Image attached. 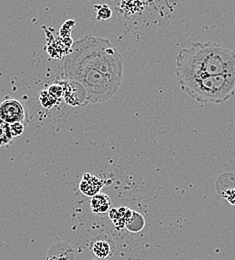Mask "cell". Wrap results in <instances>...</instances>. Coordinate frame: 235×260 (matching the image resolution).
Returning <instances> with one entry per match:
<instances>
[{"label": "cell", "mask_w": 235, "mask_h": 260, "mask_svg": "<svg viewBox=\"0 0 235 260\" xmlns=\"http://www.w3.org/2000/svg\"><path fill=\"white\" fill-rule=\"evenodd\" d=\"M133 210L126 208V207H120V208H113L109 210V217L111 221L113 222L114 226L116 228H123L125 227L128 220L132 216Z\"/></svg>", "instance_id": "ba28073f"}, {"label": "cell", "mask_w": 235, "mask_h": 260, "mask_svg": "<svg viewBox=\"0 0 235 260\" xmlns=\"http://www.w3.org/2000/svg\"><path fill=\"white\" fill-rule=\"evenodd\" d=\"M180 89L201 104H222L235 94V75H215L178 80Z\"/></svg>", "instance_id": "3957f363"}, {"label": "cell", "mask_w": 235, "mask_h": 260, "mask_svg": "<svg viewBox=\"0 0 235 260\" xmlns=\"http://www.w3.org/2000/svg\"><path fill=\"white\" fill-rule=\"evenodd\" d=\"M144 226H145V219L143 215L140 214L139 212L133 211L131 218L128 220L125 225V228L130 232L138 233L144 228Z\"/></svg>", "instance_id": "30bf717a"}, {"label": "cell", "mask_w": 235, "mask_h": 260, "mask_svg": "<svg viewBox=\"0 0 235 260\" xmlns=\"http://www.w3.org/2000/svg\"><path fill=\"white\" fill-rule=\"evenodd\" d=\"M94 9L96 11V19L99 20V21H104V20H107L112 16V10L106 4L95 5Z\"/></svg>", "instance_id": "7c38bea8"}, {"label": "cell", "mask_w": 235, "mask_h": 260, "mask_svg": "<svg viewBox=\"0 0 235 260\" xmlns=\"http://www.w3.org/2000/svg\"><path fill=\"white\" fill-rule=\"evenodd\" d=\"M111 206V201L108 195L104 193H98L91 197L90 200V207L93 213H106L107 211L110 210Z\"/></svg>", "instance_id": "9c48e42d"}, {"label": "cell", "mask_w": 235, "mask_h": 260, "mask_svg": "<svg viewBox=\"0 0 235 260\" xmlns=\"http://www.w3.org/2000/svg\"><path fill=\"white\" fill-rule=\"evenodd\" d=\"M9 125H10V132H11L12 137H19L24 131V125L22 122H16V123H12Z\"/></svg>", "instance_id": "4fadbf2b"}, {"label": "cell", "mask_w": 235, "mask_h": 260, "mask_svg": "<svg viewBox=\"0 0 235 260\" xmlns=\"http://www.w3.org/2000/svg\"><path fill=\"white\" fill-rule=\"evenodd\" d=\"M90 249L99 259H107L114 252V245L109 239H96L91 241Z\"/></svg>", "instance_id": "52a82bcc"}, {"label": "cell", "mask_w": 235, "mask_h": 260, "mask_svg": "<svg viewBox=\"0 0 235 260\" xmlns=\"http://www.w3.org/2000/svg\"><path fill=\"white\" fill-rule=\"evenodd\" d=\"M104 186V181L96 176L85 173L82 177V180L80 181L79 188L80 191L89 197H93L94 195L98 194L101 188Z\"/></svg>", "instance_id": "8992f818"}, {"label": "cell", "mask_w": 235, "mask_h": 260, "mask_svg": "<svg viewBox=\"0 0 235 260\" xmlns=\"http://www.w3.org/2000/svg\"><path fill=\"white\" fill-rule=\"evenodd\" d=\"M52 96H54L56 99L58 97H62L63 96V89L62 86L59 83H54L53 85H51L48 90H47Z\"/></svg>", "instance_id": "5bb4252c"}, {"label": "cell", "mask_w": 235, "mask_h": 260, "mask_svg": "<svg viewBox=\"0 0 235 260\" xmlns=\"http://www.w3.org/2000/svg\"><path fill=\"white\" fill-rule=\"evenodd\" d=\"M123 78V59L107 39L85 36L73 42L61 64V79L79 82L86 90L87 104L109 100Z\"/></svg>", "instance_id": "6da1fadb"}, {"label": "cell", "mask_w": 235, "mask_h": 260, "mask_svg": "<svg viewBox=\"0 0 235 260\" xmlns=\"http://www.w3.org/2000/svg\"><path fill=\"white\" fill-rule=\"evenodd\" d=\"M10 125L0 119V147H7L12 142Z\"/></svg>", "instance_id": "8fae6325"}, {"label": "cell", "mask_w": 235, "mask_h": 260, "mask_svg": "<svg viewBox=\"0 0 235 260\" xmlns=\"http://www.w3.org/2000/svg\"><path fill=\"white\" fill-rule=\"evenodd\" d=\"M25 112L22 104L16 99H6L0 104V119L8 124L22 122Z\"/></svg>", "instance_id": "5b68a950"}, {"label": "cell", "mask_w": 235, "mask_h": 260, "mask_svg": "<svg viewBox=\"0 0 235 260\" xmlns=\"http://www.w3.org/2000/svg\"><path fill=\"white\" fill-rule=\"evenodd\" d=\"M222 197L225 198L231 205H233L235 207V189H230V190L226 191L222 195Z\"/></svg>", "instance_id": "9a60e30c"}, {"label": "cell", "mask_w": 235, "mask_h": 260, "mask_svg": "<svg viewBox=\"0 0 235 260\" xmlns=\"http://www.w3.org/2000/svg\"><path fill=\"white\" fill-rule=\"evenodd\" d=\"M177 80L215 75H235V53L216 42L193 43L176 56Z\"/></svg>", "instance_id": "7a4b0ae2"}, {"label": "cell", "mask_w": 235, "mask_h": 260, "mask_svg": "<svg viewBox=\"0 0 235 260\" xmlns=\"http://www.w3.org/2000/svg\"><path fill=\"white\" fill-rule=\"evenodd\" d=\"M58 83L62 86L63 98L70 106H84L87 104V93L85 88L73 80H58Z\"/></svg>", "instance_id": "277c9868"}]
</instances>
